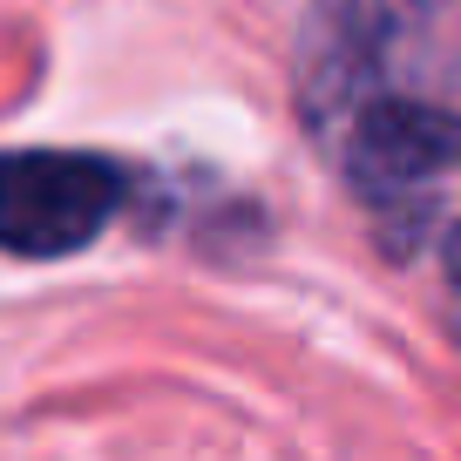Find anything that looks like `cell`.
<instances>
[{
  "label": "cell",
  "mask_w": 461,
  "mask_h": 461,
  "mask_svg": "<svg viewBox=\"0 0 461 461\" xmlns=\"http://www.w3.org/2000/svg\"><path fill=\"white\" fill-rule=\"evenodd\" d=\"M130 203V170L95 149H0V251H88Z\"/></svg>",
  "instance_id": "2"
},
{
  "label": "cell",
  "mask_w": 461,
  "mask_h": 461,
  "mask_svg": "<svg viewBox=\"0 0 461 461\" xmlns=\"http://www.w3.org/2000/svg\"><path fill=\"white\" fill-rule=\"evenodd\" d=\"M434 265H441V278H447V292L461 299V211L447 217L441 230H434Z\"/></svg>",
  "instance_id": "3"
},
{
  "label": "cell",
  "mask_w": 461,
  "mask_h": 461,
  "mask_svg": "<svg viewBox=\"0 0 461 461\" xmlns=\"http://www.w3.org/2000/svg\"><path fill=\"white\" fill-rule=\"evenodd\" d=\"M346 176L387 245H434V230L461 211V115L414 95L366 102L346 143Z\"/></svg>",
  "instance_id": "1"
}]
</instances>
